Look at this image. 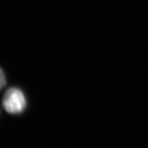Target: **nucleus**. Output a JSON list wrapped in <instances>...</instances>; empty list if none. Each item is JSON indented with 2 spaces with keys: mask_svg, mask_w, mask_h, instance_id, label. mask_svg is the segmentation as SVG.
<instances>
[{
  "mask_svg": "<svg viewBox=\"0 0 148 148\" xmlns=\"http://www.w3.org/2000/svg\"><path fill=\"white\" fill-rule=\"evenodd\" d=\"M2 104L3 108L9 114H19L25 109L27 101L21 90L12 87L8 89L4 94Z\"/></svg>",
  "mask_w": 148,
  "mask_h": 148,
  "instance_id": "f257e3e1",
  "label": "nucleus"
},
{
  "mask_svg": "<svg viewBox=\"0 0 148 148\" xmlns=\"http://www.w3.org/2000/svg\"><path fill=\"white\" fill-rule=\"evenodd\" d=\"M6 83V77L2 69L0 68V90H2L5 86Z\"/></svg>",
  "mask_w": 148,
  "mask_h": 148,
  "instance_id": "f03ea898",
  "label": "nucleus"
}]
</instances>
